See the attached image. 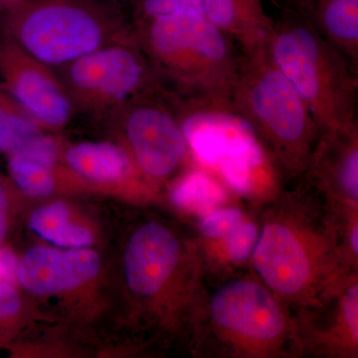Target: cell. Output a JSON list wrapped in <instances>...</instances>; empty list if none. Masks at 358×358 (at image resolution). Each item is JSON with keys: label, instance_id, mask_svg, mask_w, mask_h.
<instances>
[{"label": "cell", "instance_id": "cell-1", "mask_svg": "<svg viewBox=\"0 0 358 358\" xmlns=\"http://www.w3.org/2000/svg\"><path fill=\"white\" fill-rule=\"evenodd\" d=\"M134 34L162 94L182 115H233L242 52L203 13L178 11L136 24Z\"/></svg>", "mask_w": 358, "mask_h": 358}, {"label": "cell", "instance_id": "cell-2", "mask_svg": "<svg viewBox=\"0 0 358 358\" xmlns=\"http://www.w3.org/2000/svg\"><path fill=\"white\" fill-rule=\"evenodd\" d=\"M268 48L322 134L357 126L358 73L293 4L274 20Z\"/></svg>", "mask_w": 358, "mask_h": 358}, {"label": "cell", "instance_id": "cell-3", "mask_svg": "<svg viewBox=\"0 0 358 358\" xmlns=\"http://www.w3.org/2000/svg\"><path fill=\"white\" fill-rule=\"evenodd\" d=\"M232 114L286 157H303L313 138L322 133L307 103L275 65L268 45L242 53Z\"/></svg>", "mask_w": 358, "mask_h": 358}, {"label": "cell", "instance_id": "cell-4", "mask_svg": "<svg viewBox=\"0 0 358 358\" xmlns=\"http://www.w3.org/2000/svg\"><path fill=\"white\" fill-rule=\"evenodd\" d=\"M133 34L76 0H44L24 7L7 32L23 50L53 69Z\"/></svg>", "mask_w": 358, "mask_h": 358}, {"label": "cell", "instance_id": "cell-5", "mask_svg": "<svg viewBox=\"0 0 358 358\" xmlns=\"http://www.w3.org/2000/svg\"><path fill=\"white\" fill-rule=\"evenodd\" d=\"M57 69L75 109L89 114L110 115L134 99L162 94L136 34Z\"/></svg>", "mask_w": 358, "mask_h": 358}, {"label": "cell", "instance_id": "cell-6", "mask_svg": "<svg viewBox=\"0 0 358 358\" xmlns=\"http://www.w3.org/2000/svg\"><path fill=\"white\" fill-rule=\"evenodd\" d=\"M115 115L138 166L152 178H166L185 159L188 143L176 112L164 94L134 99Z\"/></svg>", "mask_w": 358, "mask_h": 358}, {"label": "cell", "instance_id": "cell-7", "mask_svg": "<svg viewBox=\"0 0 358 358\" xmlns=\"http://www.w3.org/2000/svg\"><path fill=\"white\" fill-rule=\"evenodd\" d=\"M0 87L44 126L61 128L74 113L57 73L33 58L8 35L0 41Z\"/></svg>", "mask_w": 358, "mask_h": 358}, {"label": "cell", "instance_id": "cell-8", "mask_svg": "<svg viewBox=\"0 0 358 358\" xmlns=\"http://www.w3.org/2000/svg\"><path fill=\"white\" fill-rule=\"evenodd\" d=\"M99 268L100 258L92 250L34 247L18 263L17 279L30 293L45 296L77 288L95 278Z\"/></svg>", "mask_w": 358, "mask_h": 358}, {"label": "cell", "instance_id": "cell-9", "mask_svg": "<svg viewBox=\"0 0 358 358\" xmlns=\"http://www.w3.org/2000/svg\"><path fill=\"white\" fill-rule=\"evenodd\" d=\"M211 313L220 326L249 338H274L284 327L277 303L254 282H234L224 287L212 299Z\"/></svg>", "mask_w": 358, "mask_h": 358}, {"label": "cell", "instance_id": "cell-10", "mask_svg": "<svg viewBox=\"0 0 358 358\" xmlns=\"http://www.w3.org/2000/svg\"><path fill=\"white\" fill-rule=\"evenodd\" d=\"M179 248L173 235L157 222L143 226L129 240L124 272L129 289L140 296L159 292L173 272Z\"/></svg>", "mask_w": 358, "mask_h": 358}, {"label": "cell", "instance_id": "cell-11", "mask_svg": "<svg viewBox=\"0 0 358 358\" xmlns=\"http://www.w3.org/2000/svg\"><path fill=\"white\" fill-rule=\"evenodd\" d=\"M254 251V264L271 288L280 293H298L310 275V264L294 233L280 224L264 228Z\"/></svg>", "mask_w": 358, "mask_h": 358}, {"label": "cell", "instance_id": "cell-12", "mask_svg": "<svg viewBox=\"0 0 358 358\" xmlns=\"http://www.w3.org/2000/svg\"><path fill=\"white\" fill-rule=\"evenodd\" d=\"M203 13L227 34L242 53L268 45L274 20L266 13L263 0H202Z\"/></svg>", "mask_w": 358, "mask_h": 358}, {"label": "cell", "instance_id": "cell-13", "mask_svg": "<svg viewBox=\"0 0 358 358\" xmlns=\"http://www.w3.org/2000/svg\"><path fill=\"white\" fill-rule=\"evenodd\" d=\"M292 4L358 73V0H293Z\"/></svg>", "mask_w": 358, "mask_h": 358}, {"label": "cell", "instance_id": "cell-14", "mask_svg": "<svg viewBox=\"0 0 358 358\" xmlns=\"http://www.w3.org/2000/svg\"><path fill=\"white\" fill-rule=\"evenodd\" d=\"M58 155L57 141L40 134L24 148L9 155L11 178L26 194L46 196L55 188L54 167Z\"/></svg>", "mask_w": 358, "mask_h": 358}, {"label": "cell", "instance_id": "cell-15", "mask_svg": "<svg viewBox=\"0 0 358 358\" xmlns=\"http://www.w3.org/2000/svg\"><path fill=\"white\" fill-rule=\"evenodd\" d=\"M66 162L82 178L96 182H115L131 173L128 154L108 143H82L66 152Z\"/></svg>", "mask_w": 358, "mask_h": 358}, {"label": "cell", "instance_id": "cell-16", "mask_svg": "<svg viewBox=\"0 0 358 358\" xmlns=\"http://www.w3.org/2000/svg\"><path fill=\"white\" fill-rule=\"evenodd\" d=\"M30 228L40 237L70 248H82L93 243L92 233L70 222V211L63 202L41 207L30 218Z\"/></svg>", "mask_w": 358, "mask_h": 358}, {"label": "cell", "instance_id": "cell-17", "mask_svg": "<svg viewBox=\"0 0 358 358\" xmlns=\"http://www.w3.org/2000/svg\"><path fill=\"white\" fill-rule=\"evenodd\" d=\"M40 134L37 122L0 87V152L13 154Z\"/></svg>", "mask_w": 358, "mask_h": 358}, {"label": "cell", "instance_id": "cell-18", "mask_svg": "<svg viewBox=\"0 0 358 358\" xmlns=\"http://www.w3.org/2000/svg\"><path fill=\"white\" fill-rule=\"evenodd\" d=\"M171 199L181 208L203 213L222 203L225 194L215 181L195 173L179 181L171 192Z\"/></svg>", "mask_w": 358, "mask_h": 358}, {"label": "cell", "instance_id": "cell-19", "mask_svg": "<svg viewBox=\"0 0 358 358\" xmlns=\"http://www.w3.org/2000/svg\"><path fill=\"white\" fill-rule=\"evenodd\" d=\"M192 9L203 13L202 0H138V22H148L178 11Z\"/></svg>", "mask_w": 358, "mask_h": 358}, {"label": "cell", "instance_id": "cell-20", "mask_svg": "<svg viewBox=\"0 0 358 358\" xmlns=\"http://www.w3.org/2000/svg\"><path fill=\"white\" fill-rule=\"evenodd\" d=\"M231 257L236 261L249 258L258 240V230L254 224L242 222L227 235Z\"/></svg>", "mask_w": 358, "mask_h": 358}, {"label": "cell", "instance_id": "cell-21", "mask_svg": "<svg viewBox=\"0 0 358 358\" xmlns=\"http://www.w3.org/2000/svg\"><path fill=\"white\" fill-rule=\"evenodd\" d=\"M243 214L236 209L212 212L202 222V231L211 237L227 236L236 226L243 222Z\"/></svg>", "mask_w": 358, "mask_h": 358}, {"label": "cell", "instance_id": "cell-22", "mask_svg": "<svg viewBox=\"0 0 358 358\" xmlns=\"http://www.w3.org/2000/svg\"><path fill=\"white\" fill-rule=\"evenodd\" d=\"M341 185L352 199H358V150L353 148L346 159Z\"/></svg>", "mask_w": 358, "mask_h": 358}, {"label": "cell", "instance_id": "cell-23", "mask_svg": "<svg viewBox=\"0 0 358 358\" xmlns=\"http://www.w3.org/2000/svg\"><path fill=\"white\" fill-rule=\"evenodd\" d=\"M20 310V300L13 286L0 282V319L16 315Z\"/></svg>", "mask_w": 358, "mask_h": 358}, {"label": "cell", "instance_id": "cell-24", "mask_svg": "<svg viewBox=\"0 0 358 358\" xmlns=\"http://www.w3.org/2000/svg\"><path fill=\"white\" fill-rule=\"evenodd\" d=\"M17 259L10 250L0 248V282L13 286L17 279Z\"/></svg>", "mask_w": 358, "mask_h": 358}, {"label": "cell", "instance_id": "cell-25", "mask_svg": "<svg viewBox=\"0 0 358 358\" xmlns=\"http://www.w3.org/2000/svg\"><path fill=\"white\" fill-rule=\"evenodd\" d=\"M345 313L346 322L352 331L355 341L358 339V287H352L348 292L345 301Z\"/></svg>", "mask_w": 358, "mask_h": 358}, {"label": "cell", "instance_id": "cell-26", "mask_svg": "<svg viewBox=\"0 0 358 358\" xmlns=\"http://www.w3.org/2000/svg\"><path fill=\"white\" fill-rule=\"evenodd\" d=\"M7 231V199L3 186L0 185V244L6 238Z\"/></svg>", "mask_w": 358, "mask_h": 358}, {"label": "cell", "instance_id": "cell-27", "mask_svg": "<svg viewBox=\"0 0 358 358\" xmlns=\"http://www.w3.org/2000/svg\"><path fill=\"white\" fill-rule=\"evenodd\" d=\"M358 228L357 226H355V229L352 231V248L355 250V254L358 253Z\"/></svg>", "mask_w": 358, "mask_h": 358}]
</instances>
